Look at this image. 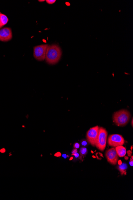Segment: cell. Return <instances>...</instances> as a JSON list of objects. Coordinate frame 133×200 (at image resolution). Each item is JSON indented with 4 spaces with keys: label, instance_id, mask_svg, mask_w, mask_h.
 <instances>
[{
    "label": "cell",
    "instance_id": "cell-1",
    "mask_svg": "<svg viewBox=\"0 0 133 200\" xmlns=\"http://www.w3.org/2000/svg\"><path fill=\"white\" fill-rule=\"evenodd\" d=\"M62 52L61 48L57 44L48 45L46 51V61L49 64H57L61 58Z\"/></svg>",
    "mask_w": 133,
    "mask_h": 200
},
{
    "label": "cell",
    "instance_id": "cell-2",
    "mask_svg": "<svg viewBox=\"0 0 133 200\" xmlns=\"http://www.w3.org/2000/svg\"><path fill=\"white\" fill-rule=\"evenodd\" d=\"M131 117V115L129 111L123 109L114 113L113 115V121L116 126L124 127L128 123Z\"/></svg>",
    "mask_w": 133,
    "mask_h": 200
},
{
    "label": "cell",
    "instance_id": "cell-3",
    "mask_svg": "<svg viewBox=\"0 0 133 200\" xmlns=\"http://www.w3.org/2000/svg\"><path fill=\"white\" fill-rule=\"evenodd\" d=\"M108 132L105 128L99 127V133L95 147L101 151H104L107 141Z\"/></svg>",
    "mask_w": 133,
    "mask_h": 200
},
{
    "label": "cell",
    "instance_id": "cell-4",
    "mask_svg": "<svg viewBox=\"0 0 133 200\" xmlns=\"http://www.w3.org/2000/svg\"><path fill=\"white\" fill-rule=\"evenodd\" d=\"M99 129V126H96L90 128L86 132V140L93 147H95L96 145Z\"/></svg>",
    "mask_w": 133,
    "mask_h": 200
},
{
    "label": "cell",
    "instance_id": "cell-5",
    "mask_svg": "<svg viewBox=\"0 0 133 200\" xmlns=\"http://www.w3.org/2000/svg\"><path fill=\"white\" fill-rule=\"evenodd\" d=\"M48 46V44H42L34 47V56L35 59L40 61L45 59Z\"/></svg>",
    "mask_w": 133,
    "mask_h": 200
},
{
    "label": "cell",
    "instance_id": "cell-6",
    "mask_svg": "<svg viewBox=\"0 0 133 200\" xmlns=\"http://www.w3.org/2000/svg\"><path fill=\"white\" fill-rule=\"evenodd\" d=\"M107 142L110 147H116L123 146L125 143V139L119 134H112L109 135Z\"/></svg>",
    "mask_w": 133,
    "mask_h": 200
},
{
    "label": "cell",
    "instance_id": "cell-7",
    "mask_svg": "<svg viewBox=\"0 0 133 200\" xmlns=\"http://www.w3.org/2000/svg\"><path fill=\"white\" fill-rule=\"evenodd\" d=\"M105 156L109 163L112 165H116L118 161V156L115 147H112L106 150Z\"/></svg>",
    "mask_w": 133,
    "mask_h": 200
},
{
    "label": "cell",
    "instance_id": "cell-8",
    "mask_svg": "<svg viewBox=\"0 0 133 200\" xmlns=\"http://www.w3.org/2000/svg\"><path fill=\"white\" fill-rule=\"evenodd\" d=\"M13 34L11 28L6 27L0 30V41L7 42L11 40Z\"/></svg>",
    "mask_w": 133,
    "mask_h": 200
},
{
    "label": "cell",
    "instance_id": "cell-9",
    "mask_svg": "<svg viewBox=\"0 0 133 200\" xmlns=\"http://www.w3.org/2000/svg\"><path fill=\"white\" fill-rule=\"evenodd\" d=\"M115 149L118 157H123L126 156L127 151L125 147L123 146H118L115 147Z\"/></svg>",
    "mask_w": 133,
    "mask_h": 200
},
{
    "label": "cell",
    "instance_id": "cell-10",
    "mask_svg": "<svg viewBox=\"0 0 133 200\" xmlns=\"http://www.w3.org/2000/svg\"><path fill=\"white\" fill-rule=\"evenodd\" d=\"M128 168V165L125 163H122L121 164H119L117 166V169L118 170L122 175L126 173Z\"/></svg>",
    "mask_w": 133,
    "mask_h": 200
},
{
    "label": "cell",
    "instance_id": "cell-11",
    "mask_svg": "<svg viewBox=\"0 0 133 200\" xmlns=\"http://www.w3.org/2000/svg\"><path fill=\"white\" fill-rule=\"evenodd\" d=\"M8 21L9 19L8 17L5 15L0 12V25L2 27L6 25L8 23Z\"/></svg>",
    "mask_w": 133,
    "mask_h": 200
},
{
    "label": "cell",
    "instance_id": "cell-12",
    "mask_svg": "<svg viewBox=\"0 0 133 200\" xmlns=\"http://www.w3.org/2000/svg\"><path fill=\"white\" fill-rule=\"evenodd\" d=\"M88 150L87 148L85 147H82L79 150V153L82 157L85 156L87 155Z\"/></svg>",
    "mask_w": 133,
    "mask_h": 200
},
{
    "label": "cell",
    "instance_id": "cell-13",
    "mask_svg": "<svg viewBox=\"0 0 133 200\" xmlns=\"http://www.w3.org/2000/svg\"><path fill=\"white\" fill-rule=\"evenodd\" d=\"M80 145L82 147H85L88 145V142L85 139H82L80 141Z\"/></svg>",
    "mask_w": 133,
    "mask_h": 200
},
{
    "label": "cell",
    "instance_id": "cell-14",
    "mask_svg": "<svg viewBox=\"0 0 133 200\" xmlns=\"http://www.w3.org/2000/svg\"><path fill=\"white\" fill-rule=\"evenodd\" d=\"M72 155H74L75 157V158L78 159H82L81 158H82V156L80 155V154L78 153V152L74 153V154Z\"/></svg>",
    "mask_w": 133,
    "mask_h": 200
},
{
    "label": "cell",
    "instance_id": "cell-15",
    "mask_svg": "<svg viewBox=\"0 0 133 200\" xmlns=\"http://www.w3.org/2000/svg\"><path fill=\"white\" fill-rule=\"evenodd\" d=\"M80 147V144L79 143H74V145H73V147H74V149H79V147Z\"/></svg>",
    "mask_w": 133,
    "mask_h": 200
},
{
    "label": "cell",
    "instance_id": "cell-16",
    "mask_svg": "<svg viewBox=\"0 0 133 200\" xmlns=\"http://www.w3.org/2000/svg\"><path fill=\"white\" fill-rule=\"evenodd\" d=\"M46 1L47 2V3L50 4V5H52V4H54L56 1L55 0H47V1Z\"/></svg>",
    "mask_w": 133,
    "mask_h": 200
},
{
    "label": "cell",
    "instance_id": "cell-17",
    "mask_svg": "<svg viewBox=\"0 0 133 200\" xmlns=\"http://www.w3.org/2000/svg\"><path fill=\"white\" fill-rule=\"evenodd\" d=\"M78 152V150L77 149H74L72 150V155L74 154V153H76Z\"/></svg>",
    "mask_w": 133,
    "mask_h": 200
},
{
    "label": "cell",
    "instance_id": "cell-18",
    "mask_svg": "<svg viewBox=\"0 0 133 200\" xmlns=\"http://www.w3.org/2000/svg\"><path fill=\"white\" fill-rule=\"evenodd\" d=\"M133 156L132 157V159L129 162V164L131 166H133Z\"/></svg>",
    "mask_w": 133,
    "mask_h": 200
},
{
    "label": "cell",
    "instance_id": "cell-19",
    "mask_svg": "<svg viewBox=\"0 0 133 200\" xmlns=\"http://www.w3.org/2000/svg\"><path fill=\"white\" fill-rule=\"evenodd\" d=\"M61 154L60 153L58 152L56 153V154L55 155V156L56 157H60L61 156Z\"/></svg>",
    "mask_w": 133,
    "mask_h": 200
},
{
    "label": "cell",
    "instance_id": "cell-20",
    "mask_svg": "<svg viewBox=\"0 0 133 200\" xmlns=\"http://www.w3.org/2000/svg\"><path fill=\"white\" fill-rule=\"evenodd\" d=\"M0 152L2 153H5V149H2L0 150Z\"/></svg>",
    "mask_w": 133,
    "mask_h": 200
},
{
    "label": "cell",
    "instance_id": "cell-21",
    "mask_svg": "<svg viewBox=\"0 0 133 200\" xmlns=\"http://www.w3.org/2000/svg\"><path fill=\"white\" fill-rule=\"evenodd\" d=\"M67 156H66V154H63V155H62V157H64V158L65 159H66V157H67Z\"/></svg>",
    "mask_w": 133,
    "mask_h": 200
},
{
    "label": "cell",
    "instance_id": "cell-22",
    "mask_svg": "<svg viewBox=\"0 0 133 200\" xmlns=\"http://www.w3.org/2000/svg\"><path fill=\"white\" fill-rule=\"evenodd\" d=\"M118 163H119V164H121L122 163L121 161L120 160L119 161H118Z\"/></svg>",
    "mask_w": 133,
    "mask_h": 200
},
{
    "label": "cell",
    "instance_id": "cell-23",
    "mask_svg": "<svg viewBox=\"0 0 133 200\" xmlns=\"http://www.w3.org/2000/svg\"><path fill=\"white\" fill-rule=\"evenodd\" d=\"M133 119H132V122H131V125H132V127H133Z\"/></svg>",
    "mask_w": 133,
    "mask_h": 200
},
{
    "label": "cell",
    "instance_id": "cell-24",
    "mask_svg": "<svg viewBox=\"0 0 133 200\" xmlns=\"http://www.w3.org/2000/svg\"><path fill=\"white\" fill-rule=\"evenodd\" d=\"M39 1V2H43V1H40V0H39V1Z\"/></svg>",
    "mask_w": 133,
    "mask_h": 200
},
{
    "label": "cell",
    "instance_id": "cell-25",
    "mask_svg": "<svg viewBox=\"0 0 133 200\" xmlns=\"http://www.w3.org/2000/svg\"><path fill=\"white\" fill-rule=\"evenodd\" d=\"M1 28H2V27H1V25H0V29H1Z\"/></svg>",
    "mask_w": 133,
    "mask_h": 200
}]
</instances>
